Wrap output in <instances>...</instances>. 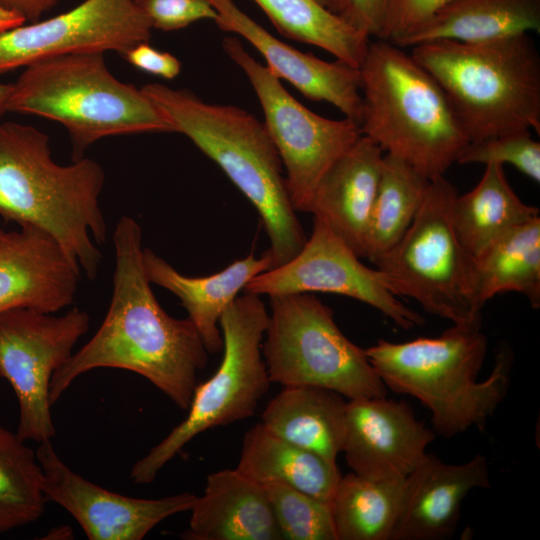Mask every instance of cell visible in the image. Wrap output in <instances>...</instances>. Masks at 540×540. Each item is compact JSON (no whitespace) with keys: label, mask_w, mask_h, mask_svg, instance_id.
<instances>
[{"label":"cell","mask_w":540,"mask_h":540,"mask_svg":"<svg viewBox=\"0 0 540 540\" xmlns=\"http://www.w3.org/2000/svg\"><path fill=\"white\" fill-rule=\"evenodd\" d=\"M470 292L479 312L507 292L540 307V216L508 231L471 260Z\"/></svg>","instance_id":"d4e9b609"},{"label":"cell","mask_w":540,"mask_h":540,"mask_svg":"<svg viewBox=\"0 0 540 540\" xmlns=\"http://www.w3.org/2000/svg\"><path fill=\"white\" fill-rule=\"evenodd\" d=\"M25 23L21 16L0 8V33Z\"/></svg>","instance_id":"f35d334b"},{"label":"cell","mask_w":540,"mask_h":540,"mask_svg":"<svg viewBox=\"0 0 540 540\" xmlns=\"http://www.w3.org/2000/svg\"><path fill=\"white\" fill-rule=\"evenodd\" d=\"M80 267L48 233L0 226V314L17 308L55 313L76 295Z\"/></svg>","instance_id":"ac0fdd59"},{"label":"cell","mask_w":540,"mask_h":540,"mask_svg":"<svg viewBox=\"0 0 540 540\" xmlns=\"http://www.w3.org/2000/svg\"><path fill=\"white\" fill-rule=\"evenodd\" d=\"M458 192L444 175L430 180L424 200L402 238L374 264L395 296L417 301L452 324L481 321L470 292L471 259L452 223Z\"/></svg>","instance_id":"30bf717a"},{"label":"cell","mask_w":540,"mask_h":540,"mask_svg":"<svg viewBox=\"0 0 540 540\" xmlns=\"http://www.w3.org/2000/svg\"><path fill=\"white\" fill-rule=\"evenodd\" d=\"M141 89L174 132L188 137L213 160L256 208L269 239L265 252L272 268L297 255L307 236L291 203L280 156L264 123L240 107L205 102L187 89L159 83Z\"/></svg>","instance_id":"277c9868"},{"label":"cell","mask_w":540,"mask_h":540,"mask_svg":"<svg viewBox=\"0 0 540 540\" xmlns=\"http://www.w3.org/2000/svg\"><path fill=\"white\" fill-rule=\"evenodd\" d=\"M143 263L148 280L178 297L196 327L208 353H219L223 338L219 320L223 312L255 276L272 268L269 255L253 254L239 259L221 271L203 277L179 273L152 250H143Z\"/></svg>","instance_id":"7402d4cb"},{"label":"cell","mask_w":540,"mask_h":540,"mask_svg":"<svg viewBox=\"0 0 540 540\" xmlns=\"http://www.w3.org/2000/svg\"><path fill=\"white\" fill-rule=\"evenodd\" d=\"M359 69L362 135L430 180L444 175L469 138L434 77L380 39L370 41Z\"/></svg>","instance_id":"8992f818"},{"label":"cell","mask_w":540,"mask_h":540,"mask_svg":"<svg viewBox=\"0 0 540 540\" xmlns=\"http://www.w3.org/2000/svg\"><path fill=\"white\" fill-rule=\"evenodd\" d=\"M72 161L56 163L41 130L0 123V217L48 233L92 280L102 262L95 243L107 239L99 203L105 174L93 159Z\"/></svg>","instance_id":"7a4b0ae2"},{"label":"cell","mask_w":540,"mask_h":540,"mask_svg":"<svg viewBox=\"0 0 540 540\" xmlns=\"http://www.w3.org/2000/svg\"><path fill=\"white\" fill-rule=\"evenodd\" d=\"M58 0H0V8L21 16L26 22L39 20Z\"/></svg>","instance_id":"74e56055"},{"label":"cell","mask_w":540,"mask_h":540,"mask_svg":"<svg viewBox=\"0 0 540 540\" xmlns=\"http://www.w3.org/2000/svg\"><path fill=\"white\" fill-rule=\"evenodd\" d=\"M458 164H510L518 171L540 182V143L530 130L469 141L458 156Z\"/></svg>","instance_id":"d6a6232c"},{"label":"cell","mask_w":540,"mask_h":540,"mask_svg":"<svg viewBox=\"0 0 540 540\" xmlns=\"http://www.w3.org/2000/svg\"><path fill=\"white\" fill-rule=\"evenodd\" d=\"M386 0H349L343 18L351 25L379 39Z\"/></svg>","instance_id":"8d00e7d4"},{"label":"cell","mask_w":540,"mask_h":540,"mask_svg":"<svg viewBox=\"0 0 540 540\" xmlns=\"http://www.w3.org/2000/svg\"><path fill=\"white\" fill-rule=\"evenodd\" d=\"M89 323V314L79 308L60 316L27 308L0 314V377L17 397L16 433L22 440L41 443L54 437L50 382Z\"/></svg>","instance_id":"7c38bea8"},{"label":"cell","mask_w":540,"mask_h":540,"mask_svg":"<svg viewBox=\"0 0 540 540\" xmlns=\"http://www.w3.org/2000/svg\"><path fill=\"white\" fill-rule=\"evenodd\" d=\"M224 52L249 79L264 113V125L280 156L291 203L307 212L313 192L330 166L362 135L348 118L333 120L295 99L241 41L225 37Z\"/></svg>","instance_id":"8fae6325"},{"label":"cell","mask_w":540,"mask_h":540,"mask_svg":"<svg viewBox=\"0 0 540 540\" xmlns=\"http://www.w3.org/2000/svg\"><path fill=\"white\" fill-rule=\"evenodd\" d=\"M404 482L374 481L353 472L341 476L330 501L337 540H391Z\"/></svg>","instance_id":"83f0119b"},{"label":"cell","mask_w":540,"mask_h":540,"mask_svg":"<svg viewBox=\"0 0 540 540\" xmlns=\"http://www.w3.org/2000/svg\"><path fill=\"white\" fill-rule=\"evenodd\" d=\"M487 347L478 321L452 324L435 337L382 339L365 353L387 389L418 399L431 413L435 434L451 438L482 430L508 393L514 361L508 346L498 351L490 375L477 381Z\"/></svg>","instance_id":"3957f363"},{"label":"cell","mask_w":540,"mask_h":540,"mask_svg":"<svg viewBox=\"0 0 540 540\" xmlns=\"http://www.w3.org/2000/svg\"><path fill=\"white\" fill-rule=\"evenodd\" d=\"M123 56L132 66L168 80L176 78L181 71L177 57L153 48L149 42L133 46Z\"/></svg>","instance_id":"d590c367"},{"label":"cell","mask_w":540,"mask_h":540,"mask_svg":"<svg viewBox=\"0 0 540 540\" xmlns=\"http://www.w3.org/2000/svg\"><path fill=\"white\" fill-rule=\"evenodd\" d=\"M410 54L440 85L469 141L540 133V56L528 33L426 42Z\"/></svg>","instance_id":"5b68a950"},{"label":"cell","mask_w":540,"mask_h":540,"mask_svg":"<svg viewBox=\"0 0 540 540\" xmlns=\"http://www.w3.org/2000/svg\"><path fill=\"white\" fill-rule=\"evenodd\" d=\"M321 5L330 10L331 12L343 15L347 11L349 0H317Z\"/></svg>","instance_id":"ab89813d"},{"label":"cell","mask_w":540,"mask_h":540,"mask_svg":"<svg viewBox=\"0 0 540 540\" xmlns=\"http://www.w3.org/2000/svg\"><path fill=\"white\" fill-rule=\"evenodd\" d=\"M451 0H386L379 39L396 43Z\"/></svg>","instance_id":"e575fe53"},{"label":"cell","mask_w":540,"mask_h":540,"mask_svg":"<svg viewBox=\"0 0 540 540\" xmlns=\"http://www.w3.org/2000/svg\"><path fill=\"white\" fill-rule=\"evenodd\" d=\"M236 468L262 485L284 483L329 504L341 477L337 464L279 437L261 422L245 433Z\"/></svg>","instance_id":"484cf974"},{"label":"cell","mask_w":540,"mask_h":540,"mask_svg":"<svg viewBox=\"0 0 540 540\" xmlns=\"http://www.w3.org/2000/svg\"><path fill=\"white\" fill-rule=\"evenodd\" d=\"M383 156L375 142L361 135L323 175L307 209L360 258H365Z\"/></svg>","instance_id":"ffe728a7"},{"label":"cell","mask_w":540,"mask_h":540,"mask_svg":"<svg viewBox=\"0 0 540 540\" xmlns=\"http://www.w3.org/2000/svg\"><path fill=\"white\" fill-rule=\"evenodd\" d=\"M149 20L152 29L174 31L211 19L217 12L208 0H134Z\"/></svg>","instance_id":"836d02e7"},{"label":"cell","mask_w":540,"mask_h":540,"mask_svg":"<svg viewBox=\"0 0 540 540\" xmlns=\"http://www.w3.org/2000/svg\"><path fill=\"white\" fill-rule=\"evenodd\" d=\"M286 540H337L330 504L280 482L264 484Z\"/></svg>","instance_id":"1f68e13d"},{"label":"cell","mask_w":540,"mask_h":540,"mask_svg":"<svg viewBox=\"0 0 540 540\" xmlns=\"http://www.w3.org/2000/svg\"><path fill=\"white\" fill-rule=\"evenodd\" d=\"M269 314L259 295L245 292L219 320L223 357L215 373L197 383L187 417L132 467L136 484L155 480L160 470L193 438L254 415L272 384L262 355Z\"/></svg>","instance_id":"ba28073f"},{"label":"cell","mask_w":540,"mask_h":540,"mask_svg":"<svg viewBox=\"0 0 540 540\" xmlns=\"http://www.w3.org/2000/svg\"><path fill=\"white\" fill-rule=\"evenodd\" d=\"M13 89V83L0 82V123L3 115L8 112V102Z\"/></svg>","instance_id":"60d3db41"},{"label":"cell","mask_w":540,"mask_h":540,"mask_svg":"<svg viewBox=\"0 0 540 540\" xmlns=\"http://www.w3.org/2000/svg\"><path fill=\"white\" fill-rule=\"evenodd\" d=\"M244 291L269 297L315 292L337 294L370 305L402 329L424 323L419 313L391 293L376 268L364 265L360 257L317 218L299 253L287 263L252 278Z\"/></svg>","instance_id":"4fadbf2b"},{"label":"cell","mask_w":540,"mask_h":540,"mask_svg":"<svg viewBox=\"0 0 540 540\" xmlns=\"http://www.w3.org/2000/svg\"><path fill=\"white\" fill-rule=\"evenodd\" d=\"M283 387L266 405L261 423L279 437L337 464L345 437V397L320 386Z\"/></svg>","instance_id":"603a6c76"},{"label":"cell","mask_w":540,"mask_h":540,"mask_svg":"<svg viewBox=\"0 0 540 540\" xmlns=\"http://www.w3.org/2000/svg\"><path fill=\"white\" fill-rule=\"evenodd\" d=\"M25 442L0 426V533L36 522L45 510L43 471Z\"/></svg>","instance_id":"4dcf8cb0"},{"label":"cell","mask_w":540,"mask_h":540,"mask_svg":"<svg viewBox=\"0 0 540 540\" xmlns=\"http://www.w3.org/2000/svg\"><path fill=\"white\" fill-rule=\"evenodd\" d=\"M152 26L134 0H84L52 18L0 33V74L72 54H124L149 42Z\"/></svg>","instance_id":"5bb4252c"},{"label":"cell","mask_w":540,"mask_h":540,"mask_svg":"<svg viewBox=\"0 0 540 540\" xmlns=\"http://www.w3.org/2000/svg\"><path fill=\"white\" fill-rule=\"evenodd\" d=\"M115 266L108 311L92 338L52 376V405L72 382L96 368L134 372L187 410L208 351L189 318L170 316L159 304L143 263L142 230L123 215L113 232Z\"/></svg>","instance_id":"6da1fadb"},{"label":"cell","mask_w":540,"mask_h":540,"mask_svg":"<svg viewBox=\"0 0 540 540\" xmlns=\"http://www.w3.org/2000/svg\"><path fill=\"white\" fill-rule=\"evenodd\" d=\"M286 38L314 45L360 68L370 36L317 0H253Z\"/></svg>","instance_id":"f1b7e54d"},{"label":"cell","mask_w":540,"mask_h":540,"mask_svg":"<svg viewBox=\"0 0 540 540\" xmlns=\"http://www.w3.org/2000/svg\"><path fill=\"white\" fill-rule=\"evenodd\" d=\"M429 182L406 161L384 153L365 258L375 263L402 238L421 207Z\"/></svg>","instance_id":"f546056e"},{"label":"cell","mask_w":540,"mask_h":540,"mask_svg":"<svg viewBox=\"0 0 540 540\" xmlns=\"http://www.w3.org/2000/svg\"><path fill=\"white\" fill-rule=\"evenodd\" d=\"M435 432L403 401H347L342 452L353 473L374 481L406 478L426 456Z\"/></svg>","instance_id":"2e32d148"},{"label":"cell","mask_w":540,"mask_h":540,"mask_svg":"<svg viewBox=\"0 0 540 540\" xmlns=\"http://www.w3.org/2000/svg\"><path fill=\"white\" fill-rule=\"evenodd\" d=\"M188 540H282L264 485L237 468L207 476L192 508Z\"/></svg>","instance_id":"44dd1931"},{"label":"cell","mask_w":540,"mask_h":540,"mask_svg":"<svg viewBox=\"0 0 540 540\" xmlns=\"http://www.w3.org/2000/svg\"><path fill=\"white\" fill-rule=\"evenodd\" d=\"M217 12L216 25L242 36L265 59V66L312 101H325L360 125V69L340 60L328 62L282 42L244 13L233 0H208Z\"/></svg>","instance_id":"e0dca14e"},{"label":"cell","mask_w":540,"mask_h":540,"mask_svg":"<svg viewBox=\"0 0 540 540\" xmlns=\"http://www.w3.org/2000/svg\"><path fill=\"white\" fill-rule=\"evenodd\" d=\"M270 305L261 349L272 384L320 386L348 400L387 395L365 349L342 333L315 295L272 296Z\"/></svg>","instance_id":"9c48e42d"},{"label":"cell","mask_w":540,"mask_h":540,"mask_svg":"<svg viewBox=\"0 0 540 540\" xmlns=\"http://www.w3.org/2000/svg\"><path fill=\"white\" fill-rule=\"evenodd\" d=\"M487 458L478 454L447 464L426 454L405 478L400 513L391 540H442L455 533L461 506L470 491L490 487Z\"/></svg>","instance_id":"d6986e66"},{"label":"cell","mask_w":540,"mask_h":540,"mask_svg":"<svg viewBox=\"0 0 540 540\" xmlns=\"http://www.w3.org/2000/svg\"><path fill=\"white\" fill-rule=\"evenodd\" d=\"M8 111L62 124L72 160L99 139L145 132H174L154 102L118 80L102 53L72 54L33 63L13 83Z\"/></svg>","instance_id":"52a82bcc"},{"label":"cell","mask_w":540,"mask_h":540,"mask_svg":"<svg viewBox=\"0 0 540 540\" xmlns=\"http://www.w3.org/2000/svg\"><path fill=\"white\" fill-rule=\"evenodd\" d=\"M36 456L47 501L65 509L90 540H141L168 517L190 511L197 498L190 492L158 499L112 492L71 470L51 440L39 443Z\"/></svg>","instance_id":"9a60e30c"},{"label":"cell","mask_w":540,"mask_h":540,"mask_svg":"<svg viewBox=\"0 0 540 540\" xmlns=\"http://www.w3.org/2000/svg\"><path fill=\"white\" fill-rule=\"evenodd\" d=\"M539 216V209L521 200L510 186L504 166L485 165L477 185L455 197L451 217L468 257H477L502 235Z\"/></svg>","instance_id":"4316f807"},{"label":"cell","mask_w":540,"mask_h":540,"mask_svg":"<svg viewBox=\"0 0 540 540\" xmlns=\"http://www.w3.org/2000/svg\"><path fill=\"white\" fill-rule=\"evenodd\" d=\"M531 31L540 32V0H451L394 44L485 42Z\"/></svg>","instance_id":"cb8c5ba5"}]
</instances>
